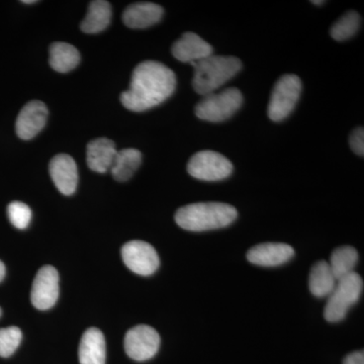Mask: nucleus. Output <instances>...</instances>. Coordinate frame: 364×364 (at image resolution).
Returning a JSON list of instances; mask_svg holds the SVG:
<instances>
[{"mask_svg": "<svg viewBox=\"0 0 364 364\" xmlns=\"http://www.w3.org/2000/svg\"><path fill=\"white\" fill-rule=\"evenodd\" d=\"M337 279L333 274L329 263L326 261H320L316 263L311 269L309 277V289L311 294L316 298H326L332 293Z\"/></svg>", "mask_w": 364, "mask_h": 364, "instance_id": "nucleus-19", "label": "nucleus"}, {"mask_svg": "<svg viewBox=\"0 0 364 364\" xmlns=\"http://www.w3.org/2000/svg\"><path fill=\"white\" fill-rule=\"evenodd\" d=\"M47 105L40 100H32L23 107L16 119V131L21 140H31L44 129L47 123Z\"/></svg>", "mask_w": 364, "mask_h": 364, "instance_id": "nucleus-11", "label": "nucleus"}, {"mask_svg": "<svg viewBox=\"0 0 364 364\" xmlns=\"http://www.w3.org/2000/svg\"><path fill=\"white\" fill-rule=\"evenodd\" d=\"M2 311L1 309H0V317H1Z\"/></svg>", "mask_w": 364, "mask_h": 364, "instance_id": "nucleus-31", "label": "nucleus"}, {"mask_svg": "<svg viewBox=\"0 0 364 364\" xmlns=\"http://www.w3.org/2000/svg\"><path fill=\"white\" fill-rule=\"evenodd\" d=\"M112 20V6L105 0L91 1L87 14L81 23L80 28L86 33L102 32L109 26Z\"/></svg>", "mask_w": 364, "mask_h": 364, "instance_id": "nucleus-18", "label": "nucleus"}, {"mask_svg": "<svg viewBox=\"0 0 364 364\" xmlns=\"http://www.w3.org/2000/svg\"><path fill=\"white\" fill-rule=\"evenodd\" d=\"M141 163L142 154L140 151L133 148L117 151L111 167L112 176L117 181H129L140 167Z\"/></svg>", "mask_w": 364, "mask_h": 364, "instance_id": "nucleus-21", "label": "nucleus"}, {"mask_svg": "<svg viewBox=\"0 0 364 364\" xmlns=\"http://www.w3.org/2000/svg\"><path fill=\"white\" fill-rule=\"evenodd\" d=\"M363 291V280L360 275L352 272L343 279L337 280L336 286L328 296L324 310L326 321L341 322L349 310L358 304Z\"/></svg>", "mask_w": 364, "mask_h": 364, "instance_id": "nucleus-4", "label": "nucleus"}, {"mask_svg": "<svg viewBox=\"0 0 364 364\" xmlns=\"http://www.w3.org/2000/svg\"><path fill=\"white\" fill-rule=\"evenodd\" d=\"M358 252L351 246H342L333 251L330 268L337 280L343 279L354 272L358 262Z\"/></svg>", "mask_w": 364, "mask_h": 364, "instance_id": "nucleus-22", "label": "nucleus"}, {"mask_svg": "<svg viewBox=\"0 0 364 364\" xmlns=\"http://www.w3.org/2000/svg\"><path fill=\"white\" fill-rule=\"evenodd\" d=\"M164 11L153 2H136L124 9L123 21L131 28H146L161 21Z\"/></svg>", "mask_w": 364, "mask_h": 364, "instance_id": "nucleus-15", "label": "nucleus"}, {"mask_svg": "<svg viewBox=\"0 0 364 364\" xmlns=\"http://www.w3.org/2000/svg\"><path fill=\"white\" fill-rule=\"evenodd\" d=\"M343 364H364L363 351H355L344 358Z\"/></svg>", "mask_w": 364, "mask_h": 364, "instance_id": "nucleus-27", "label": "nucleus"}, {"mask_svg": "<svg viewBox=\"0 0 364 364\" xmlns=\"http://www.w3.org/2000/svg\"><path fill=\"white\" fill-rule=\"evenodd\" d=\"M294 250L284 243H264L254 246L248 251L247 259L254 265L275 267L293 259Z\"/></svg>", "mask_w": 364, "mask_h": 364, "instance_id": "nucleus-12", "label": "nucleus"}, {"mask_svg": "<svg viewBox=\"0 0 364 364\" xmlns=\"http://www.w3.org/2000/svg\"><path fill=\"white\" fill-rule=\"evenodd\" d=\"M122 258L131 272L142 277L152 275L160 265L157 251L145 241L133 240L124 244L122 248Z\"/></svg>", "mask_w": 364, "mask_h": 364, "instance_id": "nucleus-8", "label": "nucleus"}, {"mask_svg": "<svg viewBox=\"0 0 364 364\" xmlns=\"http://www.w3.org/2000/svg\"><path fill=\"white\" fill-rule=\"evenodd\" d=\"M188 171L200 181H219L231 176L233 164L220 153L205 150L196 153L189 159Z\"/></svg>", "mask_w": 364, "mask_h": 364, "instance_id": "nucleus-7", "label": "nucleus"}, {"mask_svg": "<svg viewBox=\"0 0 364 364\" xmlns=\"http://www.w3.org/2000/svg\"><path fill=\"white\" fill-rule=\"evenodd\" d=\"M80 364H105L107 346L104 334L97 328L86 330L79 345Z\"/></svg>", "mask_w": 364, "mask_h": 364, "instance_id": "nucleus-17", "label": "nucleus"}, {"mask_svg": "<svg viewBox=\"0 0 364 364\" xmlns=\"http://www.w3.org/2000/svg\"><path fill=\"white\" fill-rule=\"evenodd\" d=\"M160 347V336L154 328L139 325L132 328L124 337V350L136 361H146L156 355Z\"/></svg>", "mask_w": 364, "mask_h": 364, "instance_id": "nucleus-9", "label": "nucleus"}, {"mask_svg": "<svg viewBox=\"0 0 364 364\" xmlns=\"http://www.w3.org/2000/svg\"><path fill=\"white\" fill-rule=\"evenodd\" d=\"M243 104V95L237 88L231 87L219 93H210L196 105V114L203 121L220 123L233 117Z\"/></svg>", "mask_w": 364, "mask_h": 364, "instance_id": "nucleus-5", "label": "nucleus"}, {"mask_svg": "<svg viewBox=\"0 0 364 364\" xmlns=\"http://www.w3.org/2000/svg\"><path fill=\"white\" fill-rule=\"evenodd\" d=\"M301 92V81L296 75L282 76L273 87L268 117L273 122L284 121L294 111Z\"/></svg>", "mask_w": 364, "mask_h": 364, "instance_id": "nucleus-6", "label": "nucleus"}, {"mask_svg": "<svg viewBox=\"0 0 364 364\" xmlns=\"http://www.w3.org/2000/svg\"><path fill=\"white\" fill-rule=\"evenodd\" d=\"M59 296V274L56 268L46 265L41 268L33 279L31 301L36 309L49 310Z\"/></svg>", "mask_w": 364, "mask_h": 364, "instance_id": "nucleus-10", "label": "nucleus"}, {"mask_svg": "<svg viewBox=\"0 0 364 364\" xmlns=\"http://www.w3.org/2000/svg\"><path fill=\"white\" fill-rule=\"evenodd\" d=\"M176 87L174 72L157 61H144L134 69L130 88L121 95L122 105L132 112H145L168 100Z\"/></svg>", "mask_w": 364, "mask_h": 364, "instance_id": "nucleus-1", "label": "nucleus"}, {"mask_svg": "<svg viewBox=\"0 0 364 364\" xmlns=\"http://www.w3.org/2000/svg\"><path fill=\"white\" fill-rule=\"evenodd\" d=\"M313 4H316V6H321V4H324V1H312Z\"/></svg>", "mask_w": 364, "mask_h": 364, "instance_id": "nucleus-30", "label": "nucleus"}, {"mask_svg": "<svg viewBox=\"0 0 364 364\" xmlns=\"http://www.w3.org/2000/svg\"><path fill=\"white\" fill-rule=\"evenodd\" d=\"M80 62V54L74 46L57 42L50 47V65L55 71L66 73L75 69Z\"/></svg>", "mask_w": 364, "mask_h": 364, "instance_id": "nucleus-20", "label": "nucleus"}, {"mask_svg": "<svg viewBox=\"0 0 364 364\" xmlns=\"http://www.w3.org/2000/svg\"><path fill=\"white\" fill-rule=\"evenodd\" d=\"M195 69L193 87L198 95L215 92L241 70L240 60L232 56L210 55L207 58L191 63Z\"/></svg>", "mask_w": 364, "mask_h": 364, "instance_id": "nucleus-3", "label": "nucleus"}, {"mask_svg": "<svg viewBox=\"0 0 364 364\" xmlns=\"http://www.w3.org/2000/svg\"><path fill=\"white\" fill-rule=\"evenodd\" d=\"M6 267H4V262L0 261V282H1V280L4 279V277H6Z\"/></svg>", "mask_w": 364, "mask_h": 364, "instance_id": "nucleus-28", "label": "nucleus"}, {"mask_svg": "<svg viewBox=\"0 0 364 364\" xmlns=\"http://www.w3.org/2000/svg\"><path fill=\"white\" fill-rule=\"evenodd\" d=\"M351 149L359 156L364 155V131L363 127L352 132L349 138Z\"/></svg>", "mask_w": 364, "mask_h": 364, "instance_id": "nucleus-26", "label": "nucleus"}, {"mask_svg": "<svg viewBox=\"0 0 364 364\" xmlns=\"http://www.w3.org/2000/svg\"><path fill=\"white\" fill-rule=\"evenodd\" d=\"M23 333L20 328L11 327L0 329V358H9L20 346Z\"/></svg>", "mask_w": 364, "mask_h": 364, "instance_id": "nucleus-24", "label": "nucleus"}, {"mask_svg": "<svg viewBox=\"0 0 364 364\" xmlns=\"http://www.w3.org/2000/svg\"><path fill=\"white\" fill-rule=\"evenodd\" d=\"M172 54L179 61L193 63L213 55V47L195 33H186L172 46Z\"/></svg>", "mask_w": 364, "mask_h": 364, "instance_id": "nucleus-14", "label": "nucleus"}, {"mask_svg": "<svg viewBox=\"0 0 364 364\" xmlns=\"http://www.w3.org/2000/svg\"><path fill=\"white\" fill-rule=\"evenodd\" d=\"M238 212L233 205L223 203H196L177 210L176 222L182 229L205 232L222 229L236 221Z\"/></svg>", "mask_w": 364, "mask_h": 364, "instance_id": "nucleus-2", "label": "nucleus"}, {"mask_svg": "<svg viewBox=\"0 0 364 364\" xmlns=\"http://www.w3.org/2000/svg\"><path fill=\"white\" fill-rule=\"evenodd\" d=\"M360 26V16L356 11H348L342 16L330 30V35L336 41H346L358 33Z\"/></svg>", "mask_w": 364, "mask_h": 364, "instance_id": "nucleus-23", "label": "nucleus"}, {"mask_svg": "<svg viewBox=\"0 0 364 364\" xmlns=\"http://www.w3.org/2000/svg\"><path fill=\"white\" fill-rule=\"evenodd\" d=\"M50 174L60 193L65 196L75 193L78 170L73 158L67 154L56 155L50 162Z\"/></svg>", "mask_w": 364, "mask_h": 364, "instance_id": "nucleus-13", "label": "nucleus"}, {"mask_svg": "<svg viewBox=\"0 0 364 364\" xmlns=\"http://www.w3.org/2000/svg\"><path fill=\"white\" fill-rule=\"evenodd\" d=\"M23 4H36V0H25V1H21Z\"/></svg>", "mask_w": 364, "mask_h": 364, "instance_id": "nucleus-29", "label": "nucleus"}, {"mask_svg": "<svg viewBox=\"0 0 364 364\" xmlns=\"http://www.w3.org/2000/svg\"><path fill=\"white\" fill-rule=\"evenodd\" d=\"M7 215L9 221L14 227L20 230H25L30 225L32 220V210L26 203L13 202L7 208Z\"/></svg>", "mask_w": 364, "mask_h": 364, "instance_id": "nucleus-25", "label": "nucleus"}, {"mask_svg": "<svg viewBox=\"0 0 364 364\" xmlns=\"http://www.w3.org/2000/svg\"><path fill=\"white\" fill-rule=\"evenodd\" d=\"M117 150L114 141L98 138L90 141L86 149L88 167L97 173H105L111 170Z\"/></svg>", "mask_w": 364, "mask_h": 364, "instance_id": "nucleus-16", "label": "nucleus"}]
</instances>
